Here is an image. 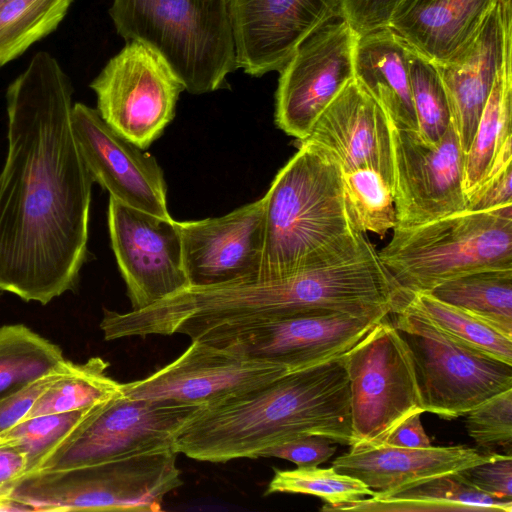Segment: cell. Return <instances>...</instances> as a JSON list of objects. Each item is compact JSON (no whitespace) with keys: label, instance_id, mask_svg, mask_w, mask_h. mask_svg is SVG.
<instances>
[{"label":"cell","instance_id":"4fadbf2b","mask_svg":"<svg viewBox=\"0 0 512 512\" xmlns=\"http://www.w3.org/2000/svg\"><path fill=\"white\" fill-rule=\"evenodd\" d=\"M389 126L395 228L418 226L465 210V154L452 122L434 145L418 131L399 127L390 119Z\"/></svg>","mask_w":512,"mask_h":512},{"label":"cell","instance_id":"7402d4cb","mask_svg":"<svg viewBox=\"0 0 512 512\" xmlns=\"http://www.w3.org/2000/svg\"><path fill=\"white\" fill-rule=\"evenodd\" d=\"M497 453H479L465 446L404 448L383 444L351 448L333 461V468L359 479L375 492H391L435 476L459 472L486 462Z\"/></svg>","mask_w":512,"mask_h":512},{"label":"cell","instance_id":"d4e9b609","mask_svg":"<svg viewBox=\"0 0 512 512\" xmlns=\"http://www.w3.org/2000/svg\"><path fill=\"white\" fill-rule=\"evenodd\" d=\"M428 293L512 338V268L462 275Z\"/></svg>","mask_w":512,"mask_h":512},{"label":"cell","instance_id":"b9f144b4","mask_svg":"<svg viewBox=\"0 0 512 512\" xmlns=\"http://www.w3.org/2000/svg\"><path fill=\"white\" fill-rule=\"evenodd\" d=\"M421 414L414 413L404 419L394 428L385 444L404 448L430 447V439L420 420Z\"/></svg>","mask_w":512,"mask_h":512},{"label":"cell","instance_id":"1f68e13d","mask_svg":"<svg viewBox=\"0 0 512 512\" xmlns=\"http://www.w3.org/2000/svg\"><path fill=\"white\" fill-rule=\"evenodd\" d=\"M275 473L265 496L273 493H300L323 499L322 510H338L341 506L373 496L375 491L352 476L337 472L333 467H297L292 470L274 469Z\"/></svg>","mask_w":512,"mask_h":512},{"label":"cell","instance_id":"5b68a950","mask_svg":"<svg viewBox=\"0 0 512 512\" xmlns=\"http://www.w3.org/2000/svg\"><path fill=\"white\" fill-rule=\"evenodd\" d=\"M393 231L378 255L407 297L469 273L512 268V205Z\"/></svg>","mask_w":512,"mask_h":512},{"label":"cell","instance_id":"2e32d148","mask_svg":"<svg viewBox=\"0 0 512 512\" xmlns=\"http://www.w3.org/2000/svg\"><path fill=\"white\" fill-rule=\"evenodd\" d=\"M71 126L83 161L110 197L154 216L172 218L157 160L113 129L97 109L73 104Z\"/></svg>","mask_w":512,"mask_h":512},{"label":"cell","instance_id":"e0dca14e","mask_svg":"<svg viewBox=\"0 0 512 512\" xmlns=\"http://www.w3.org/2000/svg\"><path fill=\"white\" fill-rule=\"evenodd\" d=\"M238 69L280 71L299 44L341 17L338 0H227Z\"/></svg>","mask_w":512,"mask_h":512},{"label":"cell","instance_id":"5bb4252c","mask_svg":"<svg viewBox=\"0 0 512 512\" xmlns=\"http://www.w3.org/2000/svg\"><path fill=\"white\" fill-rule=\"evenodd\" d=\"M108 227L132 310L146 308L189 286L176 220L109 197Z\"/></svg>","mask_w":512,"mask_h":512},{"label":"cell","instance_id":"e575fe53","mask_svg":"<svg viewBox=\"0 0 512 512\" xmlns=\"http://www.w3.org/2000/svg\"><path fill=\"white\" fill-rule=\"evenodd\" d=\"M466 430L479 447H501L511 455L512 389L503 391L464 414Z\"/></svg>","mask_w":512,"mask_h":512},{"label":"cell","instance_id":"ffe728a7","mask_svg":"<svg viewBox=\"0 0 512 512\" xmlns=\"http://www.w3.org/2000/svg\"><path fill=\"white\" fill-rule=\"evenodd\" d=\"M305 140L325 149L342 172L371 168L393 188L388 115L355 78L323 110Z\"/></svg>","mask_w":512,"mask_h":512},{"label":"cell","instance_id":"7a4b0ae2","mask_svg":"<svg viewBox=\"0 0 512 512\" xmlns=\"http://www.w3.org/2000/svg\"><path fill=\"white\" fill-rule=\"evenodd\" d=\"M308 435L351 443L350 392L342 355L198 407L177 431L174 446L191 459L224 463L259 458L268 448Z\"/></svg>","mask_w":512,"mask_h":512},{"label":"cell","instance_id":"4dcf8cb0","mask_svg":"<svg viewBox=\"0 0 512 512\" xmlns=\"http://www.w3.org/2000/svg\"><path fill=\"white\" fill-rule=\"evenodd\" d=\"M407 300L454 340L512 365V338L428 292L411 294Z\"/></svg>","mask_w":512,"mask_h":512},{"label":"cell","instance_id":"6da1fadb","mask_svg":"<svg viewBox=\"0 0 512 512\" xmlns=\"http://www.w3.org/2000/svg\"><path fill=\"white\" fill-rule=\"evenodd\" d=\"M72 85L48 52L6 92L0 171V292L48 304L76 289L88 259L93 179L71 126Z\"/></svg>","mask_w":512,"mask_h":512},{"label":"cell","instance_id":"8d00e7d4","mask_svg":"<svg viewBox=\"0 0 512 512\" xmlns=\"http://www.w3.org/2000/svg\"><path fill=\"white\" fill-rule=\"evenodd\" d=\"M479 491L494 498L512 501V457L497 453L490 460L461 470Z\"/></svg>","mask_w":512,"mask_h":512},{"label":"cell","instance_id":"f35d334b","mask_svg":"<svg viewBox=\"0 0 512 512\" xmlns=\"http://www.w3.org/2000/svg\"><path fill=\"white\" fill-rule=\"evenodd\" d=\"M332 440L323 436L298 437L264 450L260 457H276L293 462L297 467L318 466L336 452Z\"/></svg>","mask_w":512,"mask_h":512},{"label":"cell","instance_id":"83f0119b","mask_svg":"<svg viewBox=\"0 0 512 512\" xmlns=\"http://www.w3.org/2000/svg\"><path fill=\"white\" fill-rule=\"evenodd\" d=\"M108 367L100 357L70 362L38 396L28 416L87 410L123 394L122 383L107 374Z\"/></svg>","mask_w":512,"mask_h":512},{"label":"cell","instance_id":"3957f363","mask_svg":"<svg viewBox=\"0 0 512 512\" xmlns=\"http://www.w3.org/2000/svg\"><path fill=\"white\" fill-rule=\"evenodd\" d=\"M264 198V242L257 277L279 278L357 255L369 239L352 226L342 170L319 145L299 141Z\"/></svg>","mask_w":512,"mask_h":512},{"label":"cell","instance_id":"4316f807","mask_svg":"<svg viewBox=\"0 0 512 512\" xmlns=\"http://www.w3.org/2000/svg\"><path fill=\"white\" fill-rule=\"evenodd\" d=\"M62 349L24 324L0 327V397L61 371Z\"/></svg>","mask_w":512,"mask_h":512},{"label":"cell","instance_id":"cb8c5ba5","mask_svg":"<svg viewBox=\"0 0 512 512\" xmlns=\"http://www.w3.org/2000/svg\"><path fill=\"white\" fill-rule=\"evenodd\" d=\"M338 510L353 511H512V501L476 489L461 471L435 476L391 492H375Z\"/></svg>","mask_w":512,"mask_h":512},{"label":"cell","instance_id":"d6a6232c","mask_svg":"<svg viewBox=\"0 0 512 512\" xmlns=\"http://www.w3.org/2000/svg\"><path fill=\"white\" fill-rule=\"evenodd\" d=\"M407 48L418 132L425 142L434 145L441 140L451 124L448 98L436 65L408 45Z\"/></svg>","mask_w":512,"mask_h":512},{"label":"cell","instance_id":"60d3db41","mask_svg":"<svg viewBox=\"0 0 512 512\" xmlns=\"http://www.w3.org/2000/svg\"><path fill=\"white\" fill-rule=\"evenodd\" d=\"M28 472L24 454L15 446L0 441V509L13 488Z\"/></svg>","mask_w":512,"mask_h":512},{"label":"cell","instance_id":"7c38bea8","mask_svg":"<svg viewBox=\"0 0 512 512\" xmlns=\"http://www.w3.org/2000/svg\"><path fill=\"white\" fill-rule=\"evenodd\" d=\"M357 34L338 17L319 27L296 48L279 71L276 126L305 140L323 110L354 78Z\"/></svg>","mask_w":512,"mask_h":512},{"label":"cell","instance_id":"8fae6325","mask_svg":"<svg viewBox=\"0 0 512 512\" xmlns=\"http://www.w3.org/2000/svg\"><path fill=\"white\" fill-rule=\"evenodd\" d=\"M97 111L118 133L147 149L173 120L185 87L149 46L127 41L90 83Z\"/></svg>","mask_w":512,"mask_h":512},{"label":"cell","instance_id":"484cf974","mask_svg":"<svg viewBox=\"0 0 512 512\" xmlns=\"http://www.w3.org/2000/svg\"><path fill=\"white\" fill-rule=\"evenodd\" d=\"M512 53L497 73L471 146L465 154L463 189L471 194L486 178L494 158L512 137Z\"/></svg>","mask_w":512,"mask_h":512},{"label":"cell","instance_id":"f1b7e54d","mask_svg":"<svg viewBox=\"0 0 512 512\" xmlns=\"http://www.w3.org/2000/svg\"><path fill=\"white\" fill-rule=\"evenodd\" d=\"M345 206L353 228L381 239L397 224L393 188L378 171L360 168L342 172Z\"/></svg>","mask_w":512,"mask_h":512},{"label":"cell","instance_id":"d6986e66","mask_svg":"<svg viewBox=\"0 0 512 512\" xmlns=\"http://www.w3.org/2000/svg\"><path fill=\"white\" fill-rule=\"evenodd\" d=\"M510 53L511 0H498L469 47L453 60L436 65L464 154L471 146L497 73Z\"/></svg>","mask_w":512,"mask_h":512},{"label":"cell","instance_id":"44dd1931","mask_svg":"<svg viewBox=\"0 0 512 512\" xmlns=\"http://www.w3.org/2000/svg\"><path fill=\"white\" fill-rule=\"evenodd\" d=\"M498 0H402L388 28L434 63L444 64L474 41Z\"/></svg>","mask_w":512,"mask_h":512},{"label":"cell","instance_id":"8992f818","mask_svg":"<svg viewBox=\"0 0 512 512\" xmlns=\"http://www.w3.org/2000/svg\"><path fill=\"white\" fill-rule=\"evenodd\" d=\"M176 451L24 476L2 509L41 511H159L182 486Z\"/></svg>","mask_w":512,"mask_h":512},{"label":"cell","instance_id":"74e56055","mask_svg":"<svg viewBox=\"0 0 512 512\" xmlns=\"http://www.w3.org/2000/svg\"><path fill=\"white\" fill-rule=\"evenodd\" d=\"M341 17L358 37L386 28L402 0H338Z\"/></svg>","mask_w":512,"mask_h":512},{"label":"cell","instance_id":"30bf717a","mask_svg":"<svg viewBox=\"0 0 512 512\" xmlns=\"http://www.w3.org/2000/svg\"><path fill=\"white\" fill-rule=\"evenodd\" d=\"M388 315L307 312L237 327H217L198 340L283 365L293 372L343 355Z\"/></svg>","mask_w":512,"mask_h":512},{"label":"cell","instance_id":"ac0fdd59","mask_svg":"<svg viewBox=\"0 0 512 512\" xmlns=\"http://www.w3.org/2000/svg\"><path fill=\"white\" fill-rule=\"evenodd\" d=\"M189 286L256 277L264 242V198L220 217L177 221Z\"/></svg>","mask_w":512,"mask_h":512},{"label":"cell","instance_id":"9a60e30c","mask_svg":"<svg viewBox=\"0 0 512 512\" xmlns=\"http://www.w3.org/2000/svg\"><path fill=\"white\" fill-rule=\"evenodd\" d=\"M289 369L198 339L175 360L144 379L122 383L125 396L210 405L270 382Z\"/></svg>","mask_w":512,"mask_h":512},{"label":"cell","instance_id":"603a6c76","mask_svg":"<svg viewBox=\"0 0 512 512\" xmlns=\"http://www.w3.org/2000/svg\"><path fill=\"white\" fill-rule=\"evenodd\" d=\"M354 78L382 106L397 126L418 131L407 45L388 27L358 37Z\"/></svg>","mask_w":512,"mask_h":512},{"label":"cell","instance_id":"9c48e42d","mask_svg":"<svg viewBox=\"0 0 512 512\" xmlns=\"http://www.w3.org/2000/svg\"><path fill=\"white\" fill-rule=\"evenodd\" d=\"M198 407L123 393L93 407L34 472L175 451L177 431Z\"/></svg>","mask_w":512,"mask_h":512},{"label":"cell","instance_id":"7bdbcfd3","mask_svg":"<svg viewBox=\"0 0 512 512\" xmlns=\"http://www.w3.org/2000/svg\"><path fill=\"white\" fill-rule=\"evenodd\" d=\"M14 0H0V9Z\"/></svg>","mask_w":512,"mask_h":512},{"label":"cell","instance_id":"52a82bcc","mask_svg":"<svg viewBox=\"0 0 512 512\" xmlns=\"http://www.w3.org/2000/svg\"><path fill=\"white\" fill-rule=\"evenodd\" d=\"M391 321L407 344L424 412L452 419L512 389V365L464 345L406 299Z\"/></svg>","mask_w":512,"mask_h":512},{"label":"cell","instance_id":"d590c367","mask_svg":"<svg viewBox=\"0 0 512 512\" xmlns=\"http://www.w3.org/2000/svg\"><path fill=\"white\" fill-rule=\"evenodd\" d=\"M511 141L496 154L485 180L466 198L465 210L487 211L512 205Z\"/></svg>","mask_w":512,"mask_h":512},{"label":"cell","instance_id":"277c9868","mask_svg":"<svg viewBox=\"0 0 512 512\" xmlns=\"http://www.w3.org/2000/svg\"><path fill=\"white\" fill-rule=\"evenodd\" d=\"M117 33L159 53L194 95L228 87L238 69L227 0H113Z\"/></svg>","mask_w":512,"mask_h":512},{"label":"cell","instance_id":"836d02e7","mask_svg":"<svg viewBox=\"0 0 512 512\" xmlns=\"http://www.w3.org/2000/svg\"><path fill=\"white\" fill-rule=\"evenodd\" d=\"M92 408L67 413L27 416L1 434L0 441L20 450L26 457L28 474L32 473Z\"/></svg>","mask_w":512,"mask_h":512},{"label":"cell","instance_id":"ba28073f","mask_svg":"<svg viewBox=\"0 0 512 512\" xmlns=\"http://www.w3.org/2000/svg\"><path fill=\"white\" fill-rule=\"evenodd\" d=\"M388 316L342 355L353 449L385 444L404 419L424 412L410 350Z\"/></svg>","mask_w":512,"mask_h":512},{"label":"cell","instance_id":"f546056e","mask_svg":"<svg viewBox=\"0 0 512 512\" xmlns=\"http://www.w3.org/2000/svg\"><path fill=\"white\" fill-rule=\"evenodd\" d=\"M73 0H14L0 9V67L54 31Z\"/></svg>","mask_w":512,"mask_h":512},{"label":"cell","instance_id":"ab89813d","mask_svg":"<svg viewBox=\"0 0 512 512\" xmlns=\"http://www.w3.org/2000/svg\"><path fill=\"white\" fill-rule=\"evenodd\" d=\"M61 371L45 376L0 397V435L29 415L38 396Z\"/></svg>","mask_w":512,"mask_h":512}]
</instances>
